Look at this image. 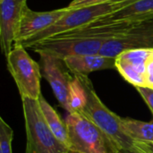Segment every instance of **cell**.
Returning a JSON list of instances; mask_svg holds the SVG:
<instances>
[{
  "label": "cell",
  "instance_id": "obj_26",
  "mask_svg": "<svg viewBox=\"0 0 153 153\" xmlns=\"http://www.w3.org/2000/svg\"><path fill=\"white\" fill-rule=\"evenodd\" d=\"M0 1H1V0H0Z\"/></svg>",
  "mask_w": 153,
  "mask_h": 153
},
{
  "label": "cell",
  "instance_id": "obj_11",
  "mask_svg": "<svg viewBox=\"0 0 153 153\" xmlns=\"http://www.w3.org/2000/svg\"><path fill=\"white\" fill-rule=\"evenodd\" d=\"M153 16V0H134L94 20L100 23H136Z\"/></svg>",
  "mask_w": 153,
  "mask_h": 153
},
{
  "label": "cell",
  "instance_id": "obj_22",
  "mask_svg": "<svg viewBox=\"0 0 153 153\" xmlns=\"http://www.w3.org/2000/svg\"><path fill=\"white\" fill-rule=\"evenodd\" d=\"M132 1H134V0H113V2H115L117 5V9L126 6V4H128Z\"/></svg>",
  "mask_w": 153,
  "mask_h": 153
},
{
  "label": "cell",
  "instance_id": "obj_6",
  "mask_svg": "<svg viewBox=\"0 0 153 153\" xmlns=\"http://www.w3.org/2000/svg\"><path fill=\"white\" fill-rule=\"evenodd\" d=\"M107 40L97 38L51 37L30 45L27 48L38 54H48L61 59L70 56L98 55Z\"/></svg>",
  "mask_w": 153,
  "mask_h": 153
},
{
  "label": "cell",
  "instance_id": "obj_1",
  "mask_svg": "<svg viewBox=\"0 0 153 153\" xmlns=\"http://www.w3.org/2000/svg\"><path fill=\"white\" fill-rule=\"evenodd\" d=\"M69 152L78 153H118V144L100 127L80 112L65 118Z\"/></svg>",
  "mask_w": 153,
  "mask_h": 153
},
{
  "label": "cell",
  "instance_id": "obj_7",
  "mask_svg": "<svg viewBox=\"0 0 153 153\" xmlns=\"http://www.w3.org/2000/svg\"><path fill=\"white\" fill-rule=\"evenodd\" d=\"M134 49H153V16L135 23L123 36L107 40L100 55L117 58Z\"/></svg>",
  "mask_w": 153,
  "mask_h": 153
},
{
  "label": "cell",
  "instance_id": "obj_20",
  "mask_svg": "<svg viewBox=\"0 0 153 153\" xmlns=\"http://www.w3.org/2000/svg\"><path fill=\"white\" fill-rule=\"evenodd\" d=\"M136 90L138 91V92L140 93V95L142 96V98L144 100V101L146 102L147 106L149 107V108L151 109L152 113L153 114V89L151 87H145V86H142V87H135Z\"/></svg>",
  "mask_w": 153,
  "mask_h": 153
},
{
  "label": "cell",
  "instance_id": "obj_2",
  "mask_svg": "<svg viewBox=\"0 0 153 153\" xmlns=\"http://www.w3.org/2000/svg\"><path fill=\"white\" fill-rule=\"evenodd\" d=\"M74 75L78 76L86 92V103L80 113L107 133L118 144L120 149H134L135 142L126 133L122 118L108 108L100 100L88 75Z\"/></svg>",
  "mask_w": 153,
  "mask_h": 153
},
{
  "label": "cell",
  "instance_id": "obj_18",
  "mask_svg": "<svg viewBox=\"0 0 153 153\" xmlns=\"http://www.w3.org/2000/svg\"><path fill=\"white\" fill-rule=\"evenodd\" d=\"M13 137V129L0 117V153H12Z\"/></svg>",
  "mask_w": 153,
  "mask_h": 153
},
{
  "label": "cell",
  "instance_id": "obj_21",
  "mask_svg": "<svg viewBox=\"0 0 153 153\" xmlns=\"http://www.w3.org/2000/svg\"><path fill=\"white\" fill-rule=\"evenodd\" d=\"M134 148L142 153H153V143L135 142Z\"/></svg>",
  "mask_w": 153,
  "mask_h": 153
},
{
  "label": "cell",
  "instance_id": "obj_5",
  "mask_svg": "<svg viewBox=\"0 0 153 153\" xmlns=\"http://www.w3.org/2000/svg\"><path fill=\"white\" fill-rule=\"evenodd\" d=\"M117 9V5L113 1L95 6L69 9V11L53 25H51L45 30L36 34L35 36L26 39L25 41L21 43L20 46L27 48L30 45L35 44L39 41L82 27L98 19L99 17L109 13Z\"/></svg>",
  "mask_w": 153,
  "mask_h": 153
},
{
  "label": "cell",
  "instance_id": "obj_8",
  "mask_svg": "<svg viewBox=\"0 0 153 153\" xmlns=\"http://www.w3.org/2000/svg\"><path fill=\"white\" fill-rule=\"evenodd\" d=\"M39 55L42 76L50 84L59 105L68 111V96L73 74L67 68L64 59L44 53Z\"/></svg>",
  "mask_w": 153,
  "mask_h": 153
},
{
  "label": "cell",
  "instance_id": "obj_9",
  "mask_svg": "<svg viewBox=\"0 0 153 153\" xmlns=\"http://www.w3.org/2000/svg\"><path fill=\"white\" fill-rule=\"evenodd\" d=\"M68 11L69 8L66 6L52 11L37 12L26 5L20 21L14 45H20L26 39L45 30L62 18Z\"/></svg>",
  "mask_w": 153,
  "mask_h": 153
},
{
  "label": "cell",
  "instance_id": "obj_14",
  "mask_svg": "<svg viewBox=\"0 0 153 153\" xmlns=\"http://www.w3.org/2000/svg\"><path fill=\"white\" fill-rule=\"evenodd\" d=\"M126 133L134 142L153 143V121L143 122L132 118H122Z\"/></svg>",
  "mask_w": 153,
  "mask_h": 153
},
{
  "label": "cell",
  "instance_id": "obj_17",
  "mask_svg": "<svg viewBox=\"0 0 153 153\" xmlns=\"http://www.w3.org/2000/svg\"><path fill=\"white\" fill-rule=\"evenodd\" d=\"M116 69L129 83L134 87H147L146 77L134 69L130 64L122 60L119 57L116 58Z\"/></svg>",
  "mask_w": 153,
  "mask_h": 153
},
{
  "label": "cell",
  "instance_id": "obj_19",
  "mask_svg": "<svg viewBox=\"0 0 153 153\" xmlns=\"http://www.w3.org/2000/svg\"><path fill=\"white\" fill-rule=\"evenodd\" d=\"M111 1H113V0H73L67 5V7L69 9H77V8L100 5V4H106V3H108Z\"/></svg>",
  "mask_w": 153,
  "mask_h": 153
},
{
  "label": "cell",
  "instance_id": "obj_10",
  "mask_svg": "<svg viewBox=\"0 0 153 153\" xmlns=\"http://www.w3.org/2000/svg\"><path fill=\"white\" fill-rule=\"evenodd\" d=\"M26 2L27 0L0 1V45L5 56L13 48Z\"/></svg>",
  "mask_w": 153,
  "mask_h": 153
},
{
  "label": "cell",
  "instance_id": "obj_3",
  "mask_svg": "<svg viewBox=\"0 0 153 153\" xmlns=\"http://www.w3.org/2000/svg\"><path fill=\"white\" fill-rule=\"evenodd\" d=\"M27 135L26 153H68L48 126L39 100L22 98Z\"/></svg>",
  "mask_w": 153,
  "mask_h": 153
},
{
  "label": "cell",
  "instance_id": "obj_15",
  "mask_svg": "<svg viewBox=\"0 0 153 153\" xmlns=\"http://www.w3.org/2000/svg\"><path fill=\"white\" fill-rule=\"evenodd\" d=\"M153 56V49H134L122 53L117 57L130 64L140 74L146 77L147 64Z\"/></svg>",
  "mask_w": 153,
  "mask_h": 153
},
{
  "label": "cell",
  "instance_id": "obj_25",
  "mask_svg": "<svg viewBox=\"0 0 153 153\" xmlns=\"http://www.w3.org/2000/svg\"><path fill=\"white\" fill-rule=\"evenodd\" d=\"M152 89H153V86H152Z\"/></svg>",
  "mask_w": 153,
  "mask_h": 153
},
{
  "label": "cell",
  "instance_id": "obj_24",
  "mask_svg": "<svg viewBox=\"0 0 153 153\" xmlns=\"http://www.w3.org/2000/svg\"><path fill=\"white\" fill-rule=\"evenodd\" d=\"M68 153H78V152H69Z\"/></svg>",
  "mask_w": 153,
  "mask_h": 153
},
{
  "label": "cell",
  "instance_id": "obj_13",
  "mask_svg": "<svg viewBox=\"0 0 153 153\" xmlns=\"http://www.w3.org/2000/svg\"><path fill=\"white\" fill-rule=\"evenodd\" d=\"M38 100H39L42 113L51 131L53 132L55 136L58 139V141L61 142L63 144H65L68 148L69 137H68V130H67L65 121H63L61 119L57 112L48 103V101L45 100V98L41 94Z\"/></svg>",
  "mask_w": 153,
  "mask_h": 153
},
{
  "label": "cell",
  "instance_id": "obj_23",
  "mask_svg": "<svg viewBox=\"0 0 153 153\" xmlns=\"http://www.w3.org/2000/svg\"><path fill=\"white\" fill-rule=\"evenodd\" d=\"M118 153H142L139 151H137L135 148L134 149H120Z\"/></svg>",
  "mask_w": 153,
  "mask_h": 153
},
{
  "label": "cell",
  "instance_id": "obj_4",
  "mask_svg": "<svg viewBox=\"0 0 153 153\" xmlns=\"http://www.w3.org/2000/svg\"><path fill=\"white\" fill-rule=\"evenodd\" d=\"M7 69L14 80L22 98L38 100L40 96V65L34 61L26 48L14 45L6 56Z\"/></svg>",
  "mask_w": 153,
  "mask_h": 153
},
{
  "label": "cell",
  "instance_id": "obj_16",
  "mask_svg": "<svg viewBox=\"0 0 153 153\" xmlns=\"http://www.w3.org/2000/svg\"><path fill=\"white\" fill-rule=\"evenodd\" d=\"M73 80L70 84L68 96V112H80L86 103V92L82 83L77 75L73 74Z\"/></svg>",
  "mask_w": 153,
  "mask_h": 153
},
{
  "label": "cell",
  "instance_id": "obj_12",
  "mask_svg": "<svg viewBox=\"0 0 153 153\" xmlns=\"http://www.w3.org/2000/svg\"><path fill=\"white\" fill-rule=\"evenodd\" d=\"M73 74L88 75L90 73L116 68V58L102 55H85L70 56L64 59Z\"/></svg>",
  "mask_w": 153,
  "mask_h": 153
}]
</instances>
